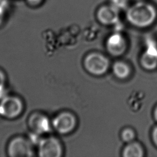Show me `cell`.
<instances>
[{"instance_id":"obj_1","label":"cell","mask_w":157,"mask_h":157,"mask_svg":"<svg viewBox=\"0 0 157 157\" xmlns=\"http://www.w3.org/2000/svg\"><path fill=\"white\" fill-rule=\"evenodd\" d=\"M157 17L156 8L145 2H139L129 8L126 12L128 21L138 28H146L152 25Z\"/></svg>"},{"instance_id":"obj_2","label":"cell","mask_w":157,"mask_h":157,"mask_svg":"<svg viewBox=\"0 0 157 157\" xmlns=\"http://www.w3.org/2000/svg\"><path fill=\"white\" fill-rule=\"evenodd\" d=\"M85 69L94 75H101L105 73L109 66V61L106 56L99 53L87 55L83 61Z\"/></svg>"},{"instance_id":"obj_3","label":"cell","mask_w":157,"mask_h":157,"mask_svg":"<svg viewBox=\"0 0 157 157\" xmlns=\"http://www.w3.org/2000/svg\"><path fill=\"white\" fill-rule=\"evenodd\" d=\"M23 109V102L18 97L6 96L0 102V115L7 118H14L19 116Z\"/></svg>"},{"instance_id":"obj_4","label":"cell","mask_w":157,"mask_h":157,"mask_svg":"<svg viewBox=\"0 0 157 157\" xmlns=\"http://www.w3.org/2000/svg\"><path fill=\"white\" fill-rule=\"evenodd\" d=\"M77 124L75 115L69 112H63L57 115L53 120L52 124L55 130L62 134L72 131Z\"/></svg>"},{"instance_id":"obj_5","label":"cell","mask_w":157,"mask_h":157,"mask_svg":"<svg viewBox=\"0 0 157 157\" xmlns=\"http://www.w3.org/2000/svg\"><path fill=\"white\" fill-rule=\"evenodd\" d=\"M8 154L12 157L32 156L33 150L31 143L22 137L13 139L8 145Z\"/></svg>"},{"instance_id":"obj_6","label":"cell","mask_w":157,"mask_h":157,"mask_svg":"<svg viewBox=\"0 0 157 157\" xmlns=\"http://www.w3.org/2000/svg\"><path fill=\"white\" fill-rule=\"evenodd\" d=\"M62 153L61 143L53 137L42 139L39 142V155L42 157H59Z\"/></svg>"},{"instance_id":"obj_7","label":"cell","mask_w":157,"mask_h":157,"mask_svg":"<svg viewBox=\"0 0 157 157\" xmlns=\"http://www.w3.org/2000/svg\"><path fill=\"white\" fill-rule=\"evenodd\" d=\"M105 46L111 55L118 56L124 53L127 45L125 39L121 34L115 33L109 37Z\"/></svg>"},{"instance_id":"obj_8","label":"cell","mask_w":157,"mask_h":157,"mask_svg":"<svg viewBox=\"0 0 157 157\" xmlns=\"http://www.w3.org/2000/svg\"><path fill=\"white\" fill-rule=\"evenodd\" d=\"M140 64L146 70L151 71L157 67V47L153 42H149L140 57Z\"/></svg>"},{"instance_id":"obj_9","label":"cell","mask_w":157,"mask_h":157,"mask_svg":"<svg viewBox=\"0 0 157 157\" xmlns=\"http://www.w3.org/2000/svg\"><path fill=\"white\" fill-rule=\"evenodd\" d=\"M28 124L36 134H44L50 129V121L48 118L40 113H34L29 118Z\"/></svg>"},{"instance_id":"obj_10","label":"cell","mask_w":157,"mask_h":157,"mask_svg":"<svg viewBox=\"0 0 157 157\" xmlns=\"http://www.w3.org/2000/svg\"><path fill=\"white\" fill-rule=\"evenodd\" d=\"M97 18L102 24L113 25L117 23L119 19L118 10L112 6H102L97 12Z\"/></svg>"},{"instance_id":"obj_11","label":"cell","mask_w":157,"mask_h":157,"mask_svg":"<svg viewBox=\"0 0 157 157\" xmlns=\"http://www.w3.org/2000/svg\"><path fill=\"white\" fill-rule=\"evenodd\" d=\"M122 155L124 157H142L144 156V150L139 143L132 141L125 146Z\"/></svg>"},{"instance_id":"obj_12","label":"cell","mask_w":157,"mask_h":157,"mask_svg":"<svg viewBox=\"0 0 157 157\" xmlns=\"http://www.w3.org/2000/svg\"><path fill=\"white\" fill-rule=\"evenodd\" d=\"M112 71L115 77L120 79L126 78L131 73V69L129 65L123 61L115 62L113 65Z\"/></svg>"},{"instance_id":"obj_13","label":"cell","mask_w":157,"mask_h":157,"mask_svg":"<svg viewBox=\"0 0 157 157\" xmlns=\"http://www.w3.org/2000/svg\"><path fill=\"white\" fill-rule=\"evenodd\" d=\"M121 138L123 141L126 143L132 142L135 138V132L130 128H126L121 133Z\"/></svg>"},{"instance_id":"obj_14","label":"cell","mask_w":157,"mask_h":157,"mask_svg":"<svg viewBox=\"0 0 157 157\" xmlns=\"http://www.w3.org/2000/svg\"><path fill=\"white\" fill-rule=\"evenodd\" d=\"M6 80V77L4 72L0 70V93L3 92L4 90V84Z\"/></svg>"},{"instance_id":"obj_15","label":"cell","mask_w":157,"mask_h":157,"mask_svg":"<svg viewBox=\"0 0 157 157\" xmlns=\"http://www.w3.org/2000/svg\"><path fill=\"white\" fill-rule=\"evenodd\" d=\"M151 139L153 142V144L157 147V126L153 129L151 132Z\"/></svg>"},{"instance_id":"obj_16","label":"cell","mask_w":157,"mask_h":157,"mask_svg":"<svg viewBox=\"0 0 157 157\" xmlns=\"http://www.w3.org/2000/svg\"><path fill=\"white\" fill-rule=\"evenodd\" d=\"M7 3L4 0H0V17L2 16L6 8Z\"/></svg>"},{"instance_id":"obj_17","label":"cell","mask_w":157,"mask_h":157,"mask_svg":"<svg viewBox=\"0 0 157 157\" xmlns=\"http://www.w3.org/2000/svg\"><path fill=\"white\" fill-rule=\"evenodd\" d=\"M42 0H27L28 3L32 6H37L39 4Z\"/></svg>"},{"instance_id":"obj_18","label":"cell","mask_w":157,"mask_h":157,"mask_svg":"<svg viewBox=\"0 0 157 157\" xmlns=\"http://www.w3.org/2000/svg\"><path fill=\"white\" fill-rule=\"evenodd\" d=\"M153 117H154V119L156 121H157V105L156 106V107L155 108L154 110H153Z\"/></svg>"}]
</instances>
